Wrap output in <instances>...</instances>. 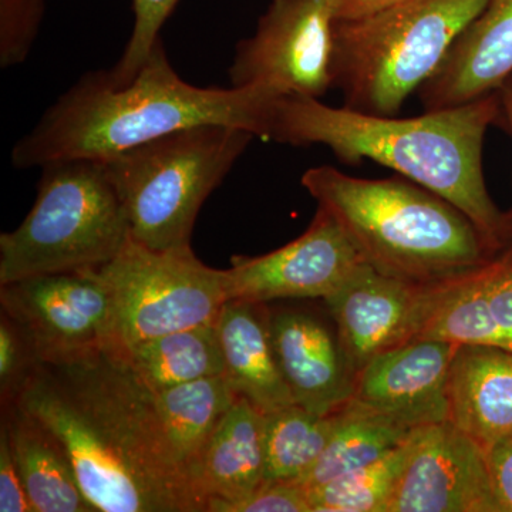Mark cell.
Wrapping results in <instances>:
<instances>
[{"instance_id": "3", "label": "cell", "mask_w": 512, "mask_h": 512, "mask_svg": "<svg viewBox=\"0 0 512 512\" xmlns=\"http://www.w3.org/2000/svg\"><path fill=\"white\" fill-rule=\"evenodd\" d=\"M264 89H217L185 82L158 40L147 62L128 82L109 70L83 74L43 114L12 151L16 168H35L76 158H107L165 134L202 124H224L258 134Z\"/></svg>"}, {"instance_id": "1", "label": "cell", "mask_w": 512, "mask_h": 512, "mask_svg": "<svg viewBox=\"0 0 512 512\" xmlns=\"http://www.w3.org/2000/svg\"><path fill=\"white\" fill-rule=\"evenodd\" d=\"M9 406L62 441L97 512H208L175 457L156 393L120 353L40 363Z\"/></svg>"}, {"instance_id": "32", "label": "cell", "mask_w": 512, "mask_h": 512, "mask_svg": "<svg viewBox=\"0 0 512 512\" xmlns=\"http://www.w3.org/2000/svg\"><path fill=\"white\" fill-rule=\"evenodd\" d=\"M0 511L33 512L3 427L0 429Z\"/></svg>"}, {"instance_id": "28", "label": "cell", "mask_w": 512, "mask_h": 512, "mask_svg": "<svg viewBox=\"0 0 512 512\" xmlns=\"http://www.w3.org/2000/svg\"><path fill=\"white\" fill-rule=\"evenodd\" d=\"M45 0H0V66L28 59L45 18Z\"/></svg>"}, {"instance_id": "30", "label": "cell", "mask_w": 512, "mask_h": 512, "mask_svg": "<svg viewBox=\"0 0 512 512\" xmlns=\"http://www.w3.org/2000/svg\"><path fill=\"white\" fill-rule=\"evenodd\" d=\"M220 512H312V507L302 485L265 483L251 497L224 505Z\"/></svg>"}, {"instance_id": "9", "label": "cell", "mask_w": 512, "mask_h": 512, "mask_svg": "<svg viewBox=\"0 0 512 512\" xmlns=\"http://www.w3.org/2000/svg\"><path fill=\"white\" fill-rule=\"evenodd\" d=\"M332 0H271L229 67L235 89L325 96L333 87Z\"/></svg>"}, {"instance_id": "22", "label": "cell", "mask_w": 512, "mask_h": 512, "mask_svg": "<svg viewBox=\"0 0 512 512\" xmlns=\"http://www.w3.org/2000/svg\"><path fill=\"white\" fill-rule=\"evenodd\" d=\"M123 356L138 379L154 393L225 372L215 323L144 340Z\"/></svg>"}, {"instance_id": "13", "label": "cell", "mask_w": 512, "mask_h": 512, "mask_svg": "<svg viewBox=\"0 0 512 512\" xmlns=\"http://www.w3.org/2000/svg\"><path fill=\"white\" fill-rule=\"evenodd\" d=\"M387 512H501L487 450L450 420L413 430Z\"/></svg>"}, {"instance_id": "27", "label": "cell", "mask_w": 512, "mask_h": 512, "mask_svg": "<svg viewBox=\"0 0 512 512\" xmlns=\"http://www.w3.org/2000/svg\"><path fill=\"white\" fill-rule=\"evenodd\" d=\"M180 0H133L134 28L123 55L109 70L114 82H128L147 62L158 40L160 30Z\"/></svg>"}, {"instance_id": "18", "label": "cell", "mask_w": 512, "mask_h": 512, "mask_svg": "<svg viewBox=\"0 0 512 512\" xmlns=\"http://www.w3.org/2000/svg\"><path fill=\"white\" fill-rule=\"evenodd\" d=\"M265 303L228 301L218 316L225 372L232 390L259 412L295 404L276 359Z\"/></svg>"}, {"instance_id": "7", "label": "cell", "mask_w": 512, "mask_h": 512, "mask_svg": "<svg viewBox=\"0 0 512 512\" xmlns=\"http://www.w3.org/2000/svg\"><path fill=\"white\" fill-rule=\"evenodd\" d=\"M40 168L35 205L18 228L0 235V285L100 268L130 239L126 208L103 160Z\"/></svg>"}, {"instance_id": "23", "label": "cell", "mask_w": 512, "mask_h": 512, "mask_svg": "<svg viewBox=\"0 0 512 512\" xmlns=\"http://www.w3.org/2000/svg\"><path fill=\"white\" fill-rule=\"evenodd\" d=\"M412 431L352 399L336 412L335 429L322 456L299 485L312 490L349 471L375 463L409 439Z\"/></svg>"}, {"instance_id": "20", "label": "cell", "mask_w": 512, "mask_h": 512, "mask_svg": "<svg viewBox=\"0 0 512 512\" xmlns=\"http://www.w3.org/2000/svg\"><path fill=\"white\" fill-rule=\"evenodd\" d=\"M2 427L33 512H97L55 433L16 406L3 407Z\"/></svg>"}, {"instance_id": "10", "label": "cell", "mask_w": 512, "mask_h": 512, "mask_svg": "<svg viewBox=\"0 0 512 512\" xmlns=\"http://www.w3.org/2000/svg\"><path fill=\"white\" fill-rule=\"evenodd\" d=\"M464 276L436 284H417L390 278L360 262L343 284L325 298L353 375L356 377L380 353L419 339L448 293Z\"/></svg>"}, {"instance_id": "26", "label": "cell", "mask_w": 512, "mask_h": 512, "mask_svg": "<svg viewBox=\"0 0 512 512\" xmlns=\"http://www.w3.org/2000/svg\"><path fill=\"white\" fill-rule=\"evenodd\" d=\"M410 437V436H409ZM409 451V439L387 456L308 491L312 512H387Z\"/></svg>"}, {"instance_id": "14", "label": "cell", "mask_w": 512, "mask_h": 512, "mask_svg": "<svg viewBox=\"0 0 512 512\" xmlns=\"http://www.w3.org/2000/svg\"><path fill=\"white\" fill-rule=\"evenodd\" d=\"M460 345L419 339L373 357L355 377L353 400L410 430L450 416L448 379Z\"/></svg>"}, {"instance_id": "6", "label": "cell", "mask_w": 512, "mask_h": 512, "mask_svg": "<svg viewBox=\"0 0 512 512\" xmlns=\"http://www.w3.org/2000/svg\"><path fill=\"white\" fill-rule=\"evenodd\" d=\"M254 137L244 128L202 124L103 160L131 239L156 251L191 247L202 205Z\"/></svg>"}, {"instance_id": "17", "label": "cell", "mask_w": 512, "mask_h": 512, "mask_svg": "<svg viewBox=\"0 0 512 512\" xmlns=\"http://www.w3.org/2000/svg\"><path fill=\"white\" fill-rule=\"evenodd\" d=\"M448 420L485 450L512 436V350L461 345L448 379Z\"/></svg>"}, {"instance_id": "19", "label": "cell", "mask_w": 512, "mask_h": 512, "mask_svg": "<svg viewBox=\"0 0 512 512\" xmlns=\"http://www.w3.org/2000/svg\"><path fill=\"white\" fill-rule=\"evenodd\" d=\"M265 414L238 396L212 434L194 476L208 512L251 497L265 484Z\"/></svg>"}, {"instance_id": "25", "label": "cell", "mask_w": 512, "mask_h": 512, "mask_svg": "<svg viewBox=\"0 0 512 512\" xmlns=\"http://www.w3.org/2000/svg\"><path fill=\"white\" fill-rule=\"evenodd\" d=\"M487 265L457 282L419 339L512 350L510 339L495 322L485 296L484 271Z\"/></svg>"}, {"instance_id": "31", "label": "cell", "mask_w": 512, "mask_h": 512, "mask_svg": "<svg viewBox=\"0 0 512 512\" xmlns=\"http://www.w3.org/2000/svg\"><path fill=\"white\" fill-rule=\"evenodd\" d=\"M484 289L495 322L512 345V248L485 266Z\"/></svg>"}, {"instance_id": "11", "label": "cell", "mask_w": 512, "mask_h": 512, "mask_svg": "<svg viewBox=\"0 0 512 512\" xmlns=\"http://www.w3.org/2000/svg\"><path fill=\"white\" fill-rule=\"evenodd\" d=\"M0 308L28 336L40 363L67 362L109 348V293L94 269L0 285Z\"/></svg>"}, {"instance_id": "12", "label": "cell", "mask_w": 512, "mask_h": 512, "mask_svg": "<svg viewBox=\"0 0 512 512\" xmlns=\"http://www.w3.org/2000/svg\"><path fill=\"white\" fill-rule=\"evenodd\" d=\"M346 232L325 208L285 247L259 256L237 255L225 269L228 301L268 303L282 299H325L360 264Z\"/></svg>"}, {"instance_id": "24", "label": "cell", "mask_w": 512, "mask_h": 512, "mask_svg": "<svg viewBox=\"0 0 512 512\" xmlns=\"http://www.w3.org/2000/svg\"><path fill=\"white\" fill-rule=\"evenodd\" d=\"M336 412L319 416L299 404L265 416V483L299 484L322 456Z\"/></svg>"}, {"instance_id": "4", "label": "cell", "mask_w": 512, "mask_h": 512, "mask_svg": "<svg viewBox=\"0 0 512 512\" xmlns=\"http://www.w3.org/2000/svg\"><path fill=\"white\" fill-rule=\"evenodd\" d=\"M302 185L339 222L362 261L390 278L436 284L497 256L463 212L413 181L365 180L320 165L302 175Z\"/></svg>"}, {"instance_id": "16", "label": "cell", "mask_w": 512, "mask_h": 512, "mask_svg": "<svg viewBox=\"0 0 512 512\" xmlns=\"http://www.w3.org/2000/svg\"><path fill=\"white\" fill-rule=\"evenodd\" d=\"M512 76V0H487L420 87L424 110L463 106L498 92Z\"/></svg>"}, {"instance_id": "8", "label": "cell", "mask_w": 512, "mask_h": 512, "mask_svg": "<svg viewBox=\"0 0 512 512\" xmlns=\"http://www.w3.org/2000/svg\"><path fill=\"white\" fill-rule=\"evenodd\" d=\"M109 293V348L126 355L144 340L211 325L228 302L225 271L205 265L191 247L156 251L128 239L94 269Z\"/></svg>"}, {"instance_id": "21", "label": "cell", "mask_w": 512, "mask_h": 512, "mask_svg": "<svg viewBox=\"0 0 512 512\" xmlns=\"http://www.w3.org/2000/svg\"><path fill=\"white\" fill-rule=\"evenodd\" d=\"M158 412L178 463L194 484L202 454L238 399L225 375L204 377L156 393ZM195 487V484H194Z\"/></svg>"}, {"instance_id": "29", "label": "cell", "mask_w": 512, "mask_h": 512, "mask_svg": "<svg viewBox=\"0 0 512 512\" xmlns=\"http://www.w3.org/2000/svg\"><path fill=\"white\" fill-rule=\"evenodd\" d=\"M40 365L32 343L22 328L5 312L0 313V400L2 407L16 399Z\"/></svg>"}, {"instance_id": "2", "label": "cell", "mask_w": 512, "mask_h": 512, "mask_svg": "<svg viewBox=\"0 0 512 512\" xmlns=\"http://www.w3.org/2000/svg\"><path fill=\"white\" fill-rule=\"evenodd\" d=\"M500 117H504L500 92L406 119L285 94L266 103L256 137L291 146L322 144L342 163L372 160L392 168L453 204L498 252L510 242L512 228L510 217L495 207L488 194L483 144L488 128Z\"/></svg>"}, {"instance_id": "5", "label": "cell", "mask_w": 512, "mask_h": 512, "mask_svg": "<svg viewBox=\"0 0 512 512\" xmlns=\"http://www.w3.org/2000/svg\"><path fill=\"white\" fill-rule=\"evenodd\" d=\"M487 0H403L375 15L336 20L333 87L349 109L396 116L446 59Z\"/></svg>"}, {"instance_id": "34", "label": "cell", "mask_w": 512, "mask_h": 512, "mask_svg": "<svg viewBox=\"0 0 512 512\" xmlns=\"http://www.w3.org/2000/svg\"><path fill=\"white\" fill-rule=\"evenodd\" d=\"M400 2L403 0H332L333 18L335 22L362 19Z\"/></svg>"}, {"instance_id": "33", "label": "cell", "mask_w": 512, "mask_h": 512, "mask_svg": "<svg viewBox=\"0 0 512 512\" xmlns=\"http://www.w3.org/2000/svg\"><path fill=\"white\" fill-rule=\"evenodd\" d=\"M495 498L501 512H512V436L498 441L487 451Z\"/></svg>"}, {"instance_id": "15", "label": "cell", "mask_w": 512, "mask_h": 512, "mask_svg": "<svg viewBox=\"0 0 512 512\" xmlns=\"http://www.w3.org/2000/svg\"><path fill=\"white\" fill-rule=\"evenodd\" d=\"M276 359L295 404L328 416L353 399L355 375L339 339L311 313H269Z\"/></svg>"}, {"instance_id": "35", "label": "cell", "mask_w": 512, "mask_h": 512, "mask_svg": "<svg viewBox=\"0 0 512 512\" xmlns=\"http://www.w3.org/2000/svg\"><path fill=\"white\" fill-rule=\"evenodd\" d=\"M498 92H500L501 101H503L505 123H507L508 130H510L512 136V76ZM508 217H510L512 228V214L508 215Z\"/></svg>"}]
</instances>
